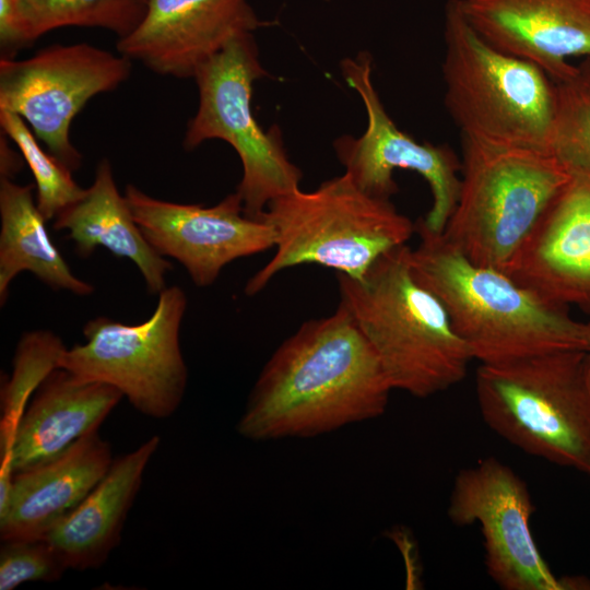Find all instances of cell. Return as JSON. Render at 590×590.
Masks as SVG:
<instances>
[{"instance_id": "1", "label": "cell", "mask_w": 590, "mask_h": 590, "mask_svg": "<svg viewBox=\"0 0 590 590\" xmlns=\"http://www.w3.org/2000/svg\"><path fill=\"white\" fill-rule=\"evenodd\" d=\"M392 387L368 341L339 303L271 355L238 422L251 440L309 438L381 416Z\"/></svg>"}, {"instance_id": "2", "label": "cell", "mask_w": 590, "mask_h": 590, "mask_svg": "<svg viewBox=\"0 0 590 590\" xmlns=\"http://www.w3.org/2000/svg\"><path fill=\"white\" fill-rule=\"evenodd\" d=\"M410 249L415 278L445 306L451 323L480 364L558 351H590V322L574 318L506 272L473 263L442 235L415 223Z\"/></svg>"}, {"instance_id": "3", "label": "cell", "mask_w": 590, "mask_h": 590, "mask_svg": "<svg viewBox=\"0 0 590 590\" xmlns=\"http://www.w3.org/2000/svg\"><path fill=\"white\" fill-rule=\"evenodd\" d=\"M410 249L388 251L361 279L338 273L340 303L392 389L428 398L463 380L474 358L441 300L415 278Z\"/></svg>"}, {"instance_id": "4", "label": "cell", "mask_w": 590, "mask_h": 590, "mask_svg": "<svg viewBox=\"0 0 590 590\" xmlns=\"http://www.w3.org/2000/svg\"><path fill=\"white\" fill-rule=\"evenodd\" d=\"M444 39L445 105L461 137L495 146L551 152L556 106L551 78L480 36L464 17L459 0L446 3Z\"/></svg>"}, {"instance_id": "5", "label": "cell", "mask_w": 590, "mask_h": 590, "mask_svg": "<svg viewBox=\"0 0 590 590\" xmlns=\"http://www.w3.org/2000/svg\"><path fill=\"white\" fill-rule=\"evenodd\" d=\"M259 217L274 229L275 252L246 283L247 296L299 264H319L361 279L415 233V223L390 200L366 193L345 172L311 191L298 188L272 200Z\"/></svg>"}, {"instance_id": "6", "label": "cell", "mask_w": 590, "mask_h": 590, "mask_svg": "<svg viewBox=\"0 0 590 590\" xmlns=\"http://www.w3.org/2000/svg\"><path fill=\"white\" fill-rule=\"evenodd\" d=\"M475 394L483 421L502 438L530 456L590 476L588 352L480 364Z\"/></svg>"}, {"instance_id": "7", "label": "cell", "mask_w": 590, "mask_h": 590, "mask_svg": "<svg viewBox=\"0 0 590 590\" xmlns=\"http://www.w3.org/2000/svg\"><path fill=\"white\" fill-rule=\"evenodd\" d=\"M461 138L460 191L442 235L473 263L507 273L570 174L551 152Z\"/></svg>"}, {"instance_id": "8", "label": "cell", "mask_w": 590, "mask_h": 590, "mask_svg": "<svg viewBox=\"0 0 590 590\" xmlns=\"http://www.w3.org/2000/svg\"><path fill=\"white\" fill-rule=\"evenodd\" d=\"M267 75L252 33L229 42L193 76L199 105L184 139L187 150L220 139L236 151L243 166L236 192L245 214L256 219L272 200L298 189L303 177L285 152L279 128L266 132L253 116V83Z\"/></svg>"}, {"instance_id": "9", "label": "cell", "mask_w": 590, "mask_h": 590, "mask_svg": "<svg viewBox=\"0 0 590 590\" xmlns=\"http://www.w3.org/2000/svg\"><path fill=\"white\" fill-rule=\"evenodd\" d=\"M149 319L128 324L99 316L83 327L84 344L63 351L59 367L117 388L139 412L155 418L179 406L188 380L180 349L187 296L178 285L157 294Z\"/></svg>"}, {"instance_id": "10", "label": "cell", "mask_w": 590, "mask_h": 590, "mask_svg": "<svg viewBox=\"0 0 590 590\" xmlns=\"http://www.w3.org/2000/svg\"><path fill=\"white\" fill-rule=\"evenodd\" d=\"M131 72V60L88 44L52 45L33 57L0 59V109L19 115L54 156L72 172L82 155L69 131L95 95L110 92Z\"/></svg>"}, {"instance_id": "11", "label": "cell", "mask_w": 590, "mask_h": 590, "mask_svg": "<svg viewBox=\"0 0 590 590\" xmlns=\"http://www.w3.org/2000/svg\"><path fill=\"white\" fill-rule=\"evenodd\" d=\"M534 504L524 481L506 463L489 457L460 470L447 515L455 526L479 523L485 567L504 590L590 589L582 577H556L534 541Z\"/></svg>"}, {"instance_id": "12", "label": "cell", "mask_w": 590, "mask_h": 590, "mask_svg": "<svg viewBox=\"0 0 590 590\" xmlns=\"http://www.w3.org/2000/svg\"><path fill=\"white\" fill-rule=\"evenodd\" d=\"M371 64L366 51L341 61L342 76L365 106L367 127L359 138H339L333 144L337 156L363 191L381 199L390 200L399 191L394 170L421 175L429 186L432 206L417 222L442 233L459 197L461 161L447 145L417 142L397 127L375 88Z\"/></svg>"}, {"instance_id": "13", "label": "cell", "mask_w": 590, "mask_h": 590, "mask_svg": "<svg viewBox=\"0 0 590 590\" xmlns=\"http://www.w3.org/2000/svg\"><path fill=\"white\" fill-rule=\"evenodd\" d=\"M125 197L152 247L181 263L199 287L212 285L228 263L275 246L273 227L245 214L237 192L212 206L156 199L133 185Z\"/></svg>"}, {"instance_id": "14", "label": "cell", "mask_w": 590, "mask_h": 590, "mask_svg": "<svg viewBox=\"0 0 590 590\" xmlns=\"http://www.w3.org/2000/svg\"><path fill=\"white\" fill-rule=\"evenodd\" d=\"M264 25L248 0H148L117 50L161 75L193 78L229 42Z\"/></svg>"}, {"instance_id": "15", "label": "cell", "mask_w": 590, "mask_h": 590, "mask_svg": "<svg viewBox=\"0 0 590 590\" xmlns=\"http://www.w3.org/2000/svg\"><path fill=\"white\" fill-rule=\"evenodd\" d=\"M474 31L495 48L542 69L553 82L573 58H590V0H459Z\"/></svg>"}, {"instance_id": "16", "label": "cell", "mask_w": 590, "mask_h": 590, "mask_svg": "<svg viewBox=\"0 0 590 590\" xmlns=\"http://www.w3.org/2000/svg\"><path fill=\"white\" fill-rule=\"evenodd\" d=\"M507 274L553 303L590 315V178L570 175Z\"/></svg>"}, {"instance_id": "17", "label": "cell", "mask_w": 590, "mask_h": 590, "mask_svg": "<svg viewBox=\"0 0 590 590\" xmlns=\"http://www.w3.org/2000/svg\"><path fill=\"white\" fill-rule=\"evenodd\" d=\"M122 393L111 385L54 369L39 385L21 416L0 464L21 472L46 463L98 426Z\"/></svg>"}, {"instance_id": "18", "label": "cell", "mask_w": 590, "mask_h": 590, "mask_svg": "<svg viewBox=\"0 0 590 590\" xmlns=\"http://www.w3.org/2000/svg\"><path fill=\"white\" fill-rule=\"evenodd\" d=\"M113 461L109 444L94 430L57 458L14 473L0 510L1 540L43 539L80 505Z\"/></svg>"}, {"instance_id": "19", "label": "cell", "mask_w": 590, "mask_h": 590, "mask_svg": "<svg viewBox=\"0 0 590 590\" xmlns=\"http://www.w3.org/2000/svg\"><path fill=\"white\" fill-rule=\"evenodd\" d=\"M158 445V436H153L114 460L80 505L43 538L68 569L97 568L119 543L125 519Z\"/></svg>"}, {"instance_id": "20", "label": "cell", "mask_w": 590, "mask_h": 590, "mask_svg": "<svg viewBox=\"0 0 590 590\" xmlns=\"http://www.w3.org/2000/svg\"><path fill=\"white\" fill-rule=\"evenodd\" d=\"M54 228L68 231L81 257L103 247L132 261L151 294L166 287V273L172 264L145 238L125 194L116 187L108 160L98 163L94 181L82 197L56 215Z\"/></svg>"}, {"instance_id": "21", "label": "cell", "mask_w": 590, "mask_h": 590, "mask_svg": "<svg viewBox=\"0 0 590 590\" xmlns=\"http://www.w3.org/2000/svg\"><path fill=\"white\" fill-rule=\"evenodd\" d=\"M34 185L21 186L10 178L0 180V304L21 272H31L55 291L78 296L93 294L94 286L70 269L46 228Z\"/></svg>"}, {"instance_id": "22", "label": "cell", "mask_w": 590, "mask_h": 590, "mask_svg": "<svg viewBox=\"0 0 590 590\" xmlns=\"http://www.w3.org/2000/svg\"><path fill=\"white\" fill-rule=\"evenodd\" d=\"M148 0H14L23 46L64 26L98 27L129 35L142 21Z\"/></svg>"}, {"instance_id": "23", "label": "cell", "mask_w": 590, "mask_h": 590, "mask_svg": "<svg viewBox=\"0 0 590 590\" xmlns=\"http://www.w3.org/2000/svg\"><path fill=\"white\" fill-rule=\"evenodd\" d=\"M554 84L551 152L570 175L590 178V58Z\"/></svg>"}, {"instance_id": "24", "label": "cell", "mask_w": 590, "mask_h": 590, "mask_svg": "<svg viewBox=\"0 0 590 590\" xmlns=\"http://www.w3.org/2000/svg\"><path fill=\"white\" fill-rule=\"evenodd\" d=\"M66 346L47 330L26 332L13 358V371L1 389L0 448L11 440L16 425L43 380L56 368Z\"/></svg>"}, {"instance_id": "25", "label": "cell", "mask_w": 590, "mask_h": 590, "mask_svg": "<svg viewBox=\"0 0 590 590\" xmlns=\"http://www.w3.org/2000/svg\"><path fill=\"white\" fill-rule=\"evenodd\" d=\"M0 126L19 148L28 165L36 187V203L48 221L84 193L72 177V170L38 144L27 123L15 113L0 109Z\"/></svg>"}, {"instance_id": "26", "label": "cell", "mask_w": 590, "mask_h": 590, "mask_svg": "<svg viewBox=\"0 0 590 590\" xmlns=\"http://www.w3.org/2000/svg\"><path fill=\"white\" fill-rule=\"evenodd\" d=\"M0 590H13L27 581H55L68 569L45 539L2 541Z\"/></svg>"}, {"instance_id": "27", "label": "cell", "mask_w": 590, "mask_h": 590, "mask_svg": "<svg viewBox=\"0 0 590 590\" xmlns=\"http://www.w3.org/2000/svg\"><path fill=\"white\" fill-rule=\"evenodd\" d=\"M0 44L4 52L1 58H11L23 47L14 10V0H0Z\"/></svg>"}, {"instance_id": "28", "label": "cell", "mask_w": 590, "mask_h": 590, "mask_svg": "<svg viewBox=\"0 0 590 590\" xmlns=\"http://www.w3.org/2000/svg\"><path fill=\"white\" fill-rule=\"evenodd\" d=\"M0 146H1V163H0L1 177L11 179L15 174L19 173L22 161L9 148L5 139L3 141V137H1Z\"/></svg>"}, {"instance_id": "29", "label": "cell", "mask_w": 590, "mask_h": 590, "mask_svg": "<svg viewBox=\"0 0 590 590\" xmlns=\"http://www.w3.org/2000/svg\"><path fill=\"white\" fill-rule=\"evenodd\" d=\"M588 362H589V376H590V351L588 352Z\"/></svg>"}, {"instance_id": "30", "label": "cell", "mask_w": 590, "mask_h": 590, "mask_svg": "<svg viewBox=\"0 0 590 590\" xmlns=\"http://www.w3.org/2000/svg\"><path fill=\"white\" fill-rule=\"evenodd\" d=\"M323 1H330V0H323Z\"/></svg>"}]
</instances>
